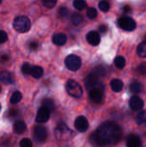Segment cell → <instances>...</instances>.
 I'll return each instance as SVG.
<instances>
[{"label": "cell", "instance_id": "6da1fadb", "mask_svg": "<svg viewBox=\"0 0 146 147\" xmlns=\"http://www.w3.org/2000/svg\"><path fill=\"white\" fill-rule=\"evenodd\" d=\"M122 135L120 127L113 122L107 121L102 124L91 136L92 143L96 146H109L117 144Z\"/></svg>", "mask_w": 146, "mask_h": 147}, {"label": "cell", "instance_id": "7a4b0ae2", "mask_svg": "<svg viewBox=\"0 0 146 147\" xmlns=\"http://www.w3.org/2000/svg\"><path fill=\"white\" fill-rule=\"evenodd\" d=\"M14 28L19 33H25L30 29L31 22L30 20L25 16H19L14 19L13 22Z\"/></svg>", "mask_w": 146, "mask_h": 147}, {"label": "cell", "instance_id": "3957f363", "mask_svg": "<svg viewBox=\"0 0 146 147\" xmlns=\"http://www.w3.org/2000/svg\"><path fill=\"white\" fill-rule=\"evenodd\" d=\"M72 132L64 123H59L55 129V137L59 141H67L71 139Z\"/></svg>", "mask_w": 146, "mask_h": 147}, {"label": "cell", "instance_id": "277c9868", "mask_svg": "<svg viewBox=\"0 0 146 147\" xmlns=\"http://www.w3.org/2000/svg\"><path fill=\"white\" fill-rule=\"evenodd\" d=\"M66 90L68 94L75 98H79L83 95V89L81 85L75 80L70 79L66 84Z\"/></svg>", "mask_w": 146, "mask_h": 147}, {"label": "cell", "instance_id": "5b68a950", "mask_svg": "<svg viewBox=\"0 0 146 147\" xmlns=\"http://www.w3.org/2000/svg\"><path fill=\"white\" fill-rule=\"evenodd\" d=\"M65 62L66 67L70 71H77L81 67V65H82L81 59L78 56L74 55V54H71V55L67 56Z\"/></svg>", "mask_w": 146, "mask_h": 147}, {"label": "cell", "instance_id": "8992f818", "mask_svg": "<svg viewBox=\"0 0 146 147\" xmlns=\"http://www.w3.org/2000/svg\"><path fill=\"white\" fill-rule=\"evenodd\" d=\"M118 25L120 28L126 31H133L136 28V22L135 21L128 16H122L118 20Z\"/></svg>", "mask_w": 146, "mask_h": 147}, {"label": "cell", "instance_id": "52a82bcc", "mask_svg": "<svg viewBox=\"0 0 146 147\" xmlns=\"http://www.w3.org/2000/svg\"><path fill=\"white\" fill-rule=\"evenodd\" d=\"M34 134L35 140L38 142L42 143L47 138V130L43 126H36L34 130Z\"/></svg>", "mask_w": 146, "mask_h": 147}, {"label": "cell", "instance_id": "ba28073f", "mask_svg": "<svg viewBox=\"0 0 146 147\" xmlns=\"http://www.w3.org/2000/svg\"><path fill=\"white\" fill-rule=\"evenodd\" d=\"M100 84L99 83V76L96 75L95 72L94 73H91L89 74L87 78H86V81H85V85H86V88L87 89H94V88H97V89H100L98 88L97 86Z\"/></svg>", "mask_w": 146, "mask_h": 147}, {"label": "cell", "instance_id": "9c48e42d", "mask_svg": "<svg viewBox=\"0 0 146 147\" xmlns=\"http://www.w3.org/2000/svg\"><path fill=\"white\" fill-rule=\"evenodd\" d=\"M75 127L77 131L83 133L89 128V121L84 116H78L75 121Z\"/></svg>", "mask_w": 146, "mask_h": 147}, {"label": "cell", "instance_id": "30bf717a", "mask_svg": "<svg viewBox=\"0 0 146 147\" xmlns=\"http://www.w3.org/2000/svg\"><path fill=\"white\" fill-rule=\"evenodd\" d=\"M89 97L95 103H101L103 100V94L101 89L94 88L89 90Z\"/></svg>", "mask_w": 146, "mask_h": 147}, {"label": "cell", "instance_id": "8fae6325", "mask_svg": "<svg viewBox=\"0 0 146 147\" xmlns=\"http://www.w3.org/2000/svg\"><path fill=\"white\" fill-rule=\"evenodd\" d=\"M49 117H50V111L47 109L41 107L37 113L36 121L38 123H44V122H46L48 121Z\"/></svg>", "mask_w": 146, "mask_h": 147}, {"label": "cell", "instance_id": "7c38bea8", "mask_svg": "<svg viewBox=\"0 0 146 147\" xmlns=\"http://www.w3.org/2000/svg\"><path fill=\"white\" fill-rule=\"evenodd\" d=\"M127 147H143L140 138L136 134H131L126 139Z\"/></svg>", "mask_w": 146, "mask_h": 147}, {"label": "cell", "instance_id": "4fadbf2b", "mask_svg": "<svg viewBox=\"0 0 146 147\" xmlns=\"http://www.w3.org/2000/svg\"><path fill=\"white\" fill-rule=\"evenodd\" d=\"M86 39H87V41L92 46H97L99 45L101 41V36L99 33L96 31H90L89 33H88Z\"/></svg>", "mask_w": 146, "mask_h": 147}, {"label": "cell", "instance_id": "5bb4252c", "mask_svg": "<svg viewBox=\"0 0 146 147\" xmlns=\"http://www.w3.org/2000/svg\"><path fill=\"white\" fill-rule=\"evenodd\" d=\"M144 105V101L139 96H135L130 99V107L133 110H140L143 109Z\"/></svg>", "mask_w": 146, "mask_h": 147}, {"label": "cell", "instance_id": "9a60e30c", "mask_svg": "<svg viewBox=\"0 0 146 147\" xmlns=\"http://www.w3.org/2000/svg\"><path fill=\"white\" fill-rule=\"evenodd\" d=\"M67 40V37L65 34L59 33V34H55L52 36V42L56 46H63L65 44Z\"/></svg>", "mask_w": 146, "mask_h": 147}, {"label": "cell", "instance_id": "2e32d148", "mask_svg": "<svg viewBox=\"0 0 146 147\" xmlns=\"http://www.w3.org/2000/svg\"><path fill=\"white\" fill-rule=\"evenodd\" d=\"M0 81L4 84H12L14 83V78L10 72L4 71L0 73Z\"/></svg>", "mask_w": 146, "mask_h": 147}, {"label": "cell", "instance_id": "e0dca14e", "mask_svg": "<svg viewBox=\"0 0 146 147\" xmlns=\"http://www.w3.org/2000/svg\"><path fill=\"white\" fill-rule=\"evenodd\" d=\"M26 128H27L26 123L22 121H17L16 122H15L14 127H13L14 132L17 134H21L24 133L26 131Z\"/></svg>", "mask_w": 146, "mask_h": 147}, {"label": "cell", "instance_id": "ac0fdd59", "mask_svg": "<svg viewBox=\"0 0 146 147\" xmlns=\"http://www.w3.org/2000/svg\"><path fill=\"white\" fill-rule=\"evenodd\" d=\"M110 85H111V89L113 90V91L114 92H120L123 89V82L120 79H113L110 83Z\"/></svg>", "mask_w": 146, "mask_h": 147}, {"label": "cell", "instance_id": "d6986e66", "mask_svg": "<svg viewBox=\"0 0 146 147\" xmlns=\"http://www.w3.org/2000/svg\"><path fill=\"white\" fill-rule=\"evenodd\" d=\"M30 74H31L32 77L34 78H41V76L43 75V69H42V67L38 66V65L33 66Z\"/></svg>", "mask_w": 146, "mask_h": 147}, {"label": "cell", "instance_id": "ffe728a7", "mask_svg": "<svg viewBox=\"0 0 146 147\" xmlns=\"http://www.w3.org/2000/svg\"><path fill=\"white\" fill-rule=\"evenodd\" d=\"M137 53L140 58H146V41H143L139 45Z\"/></svg>", "mask_w": 146, "mask_h": 147}, {"label": "cell", "instance_id": "44dd1931", "mask_svg": "<svg viewBox=\"0 0 146 147\" xmlns=\"http://www.w3.org/2000/svg\"><path fill=\"white\" fill-rule=\"evenodd\" d=\"M73 5L78 10H83L87 7V3L85 0H74Z\"/></svg>", "mask_w": 146, "mask_h": 147}, {"label": "cell", "instance_id": "7402d4cb", "mask_svg": "<svg viewBox=\"0 0 146 147\" xmlns=\"http://www.w3.org/2000/svg\"><path fill=\"white\" fill-rule=\"evenodd\" d=\"M137 123L138 125H145L146 126V111H141L137 115Z\"/></svg>", "mask_w": 146, "mask_h": 147}, {"label": "cell", "instance_id": "603a6c76", "mask_svg": "<svg viewBox=\"0 0 146 147\" xmlns=\"http://www.w3.org/2000/svg\"><path fill=\"white\" fill-rule=\"evenodd\" d=\"M114 65L118 69H123L126 65V59L121 56H118L114 59Z\"/></svg>", "mask_w": 146, "mask_h": 147}, {"label": "cell", "instance_id": "cb8c5ba5", "mask_svg": "<svg viewBox=\"0 0 146 147\" xmlns=\"http://www.w3.org/2000/svg\"><path fill=\"white\" fill-rule=\"evenodd\" d=\"M142 89H143L142 84L138 82H134L130 85V90L133 93H140L142 91Z\"/></svg>", "mask_w": 146, "mask_h": 147}, {"label": "cell", "instance_id": "d4e9b609", "mask_svg": "<svg viewBox=\"0 0 146 147\" xmlns=\"http://www.w3.org/2000/svg\"><path fill=\"white\" fill-rule=\"evenodd\" d=\"M22 96L19 91H15L10 97V103H12V104L18 103L22 100Z\"/></svg>", "mask_w": 146, "mask_h": 147}, {"label": "cell", "instance_id": "484cf974", "mask_svg": "<svg viewBox=\"0 0 146 147\" xmlns=\"http://www.w3.org/2000/svg\"><path fill=\"white\" fill-rule=\"evenodd\" d=\"M42 107L47 109L51 112L54 109V102L51 99H45L42 102Z\"/></svg>", "mask_w": 146, "mask_h": 147}, {"label": "cell", "instance_id": "4316f807", "mask_svg": "<svg viewBox=\"0 0 146 147\" xmlns=\"http://www.w3.org/2000/svg\"><path fill=\"white\" fill-rule=\"evenodd\" d=\"M83 22V17L80 14L77 13H74L71 16V22L73 23V25L75 26H78L81 22Z\"/></svg>", "mask_w": 146, "mask_h": 147}, {"label": "cell", "instance_id": "83f0119b", "mask_svg": "<svg viewBox=\"0 0 146 147\" xmlns=\"http://www.w3.org/2000/svg\"><path fill=\"white\" fill-rule=\"evenodd\" d=\"M99 9L102 11V12H108L110 9V4L107 2V1H101L98 4Z\"/></svg>", "mask_w": 146, "mask_h": 147}, {"label": "cell", "instance_id": "f1b7e54d", "mask_svg": "<svg viewBox=\"0 0 146 147\" xmlns=\"http://www.w3.org/2000/svg\"><path fill=\"white\" fill-rule=\"evenodd\" d=\"M58 15H59V18L65 19V18H66L69 16V10L65 7H61L59 9V11H58Z\"/></svg>", "mask_w": 146, "mask_h": 147}, {"label": "cell", "instance_id": "f546056e", "mask_svg": "<svg viewBox=\"0 0 146 147\" xmlns=\"http://www.w3.org/2000/svg\"><path fill=\"white\" fill-rule=\"evenodd\" d=\"M40 1L45 7L49 8V9L53 8L57 3V0H40Z\"/></svg>", "mask_w": 146, "mask_h": 147}, {"label": "cell", "instance_id": "4dcf8cb0", "mask_svg": "<svg viewBox=\"0 0 146 147\" xmlns=\"http://www.w3.org/2000/svg\"><path fill=\"white\" fill-rule=\"evenodd\" d=\"M87 16L89 19H95L97 16V10L93 7L89 8L87 10Z\"/></svg>", "mask_w": 146, "mask_h": 147}, {"label": "cell", "instance_id": "1f68e13d", "mask_svg": "<svg viewBox=\"0 0 146 147\" xmlns=\"http://www.w3.org/2000/svg\"><path fill=\"white\" fill-rule=\"evenodd\" d=\"M32 67L33 66H31V65L28 64V63L23 64L22 66V73L25 74V75L30 74L31 73V71H32Z\"/></svg>", "mask_w": 146, "mask_h": 147}, {"label": "cell", "instance_id": "d6a6232c", "mask_svg": "<svg viewBox=\"0 0 146 147\" xmlns=\"http://www.w3.org/2000/svg\"><path fill=\"white\" fill-rule=\"evenodd\" d=\"M33 146V143L29 139H22L20 142V147H32Z\"/></svg>", "mask_w": 146, "mask_h": 147}, {"label": "cell", "instance_id": "836d02e7", "mask_svg": "<svg viewBox=\"0 0 146 147\" xmlns=\"http://www.w3.org/2000/svg\"><path fill=\"white\" fill-rule=\"evenodd\" d=\"M8 39V36H7V34L3 31V30H0V44L1 43H4Z\"/></svg>", "mask_w": 146, "mask_h": 147}, {"label": "cell", "instance_id": "e575fe53", "mask_svg": "<svg viewBox=\"0 0 146 147\" xmlns=\"http://www.w3.org/2000/svg\"><path fill=\"white\" fill-rule=\"evenodd\" d=\"M139 71L141 74H145L146 73V65H140L139 66Z\"/></svg>", "mask_w": 146, "mask_h": 147}, {"label": "cell", "instance_id": "d590c367", "mask_svg": "<svg viewBox=\"0 0 146 147\" xmlns=\"http://www.w3.org/2000/svg\"><path fill=\"white\" fill-rule=\"evenodd\" d=\"M29 47L30 49L32 50H36L38 48V43L36 41H32L30 44H29Z\"/></svg>", "mask_w": 146, "mask_h": 147}, {"label": "cell", "instance_id": "8d00e7d4", "mask_svg": "<svg viewBox=\"0 0 146 147\" xmlns=\"http://www.w3.org/2000/svg\"><path fill=\"white\" fill-rule=\"evenodd\" d=\"M8 59H9V57H8V55H6V54H3V55L0 56V62H2V63L6 62Z\"/></svg>", "mask_w": 146, "mask_h": 147}, {"label": "cell", "instance_id": "74e56055", "mask_svg": "<svg viewBox=\"0 0 146 147\" xmlns=\"http://www.w3.org/2000/svg\"><path fill=\"white\" fill-rule=\"evenodd\" d=\"M17 110H15V109H12V110H10L9 112V115L10 116V117H15L16 115H17Z\"/></svg>", "mask_w": 146, "mask_h": 147}, {"label": "cell", "instance_id": "f35d334b", "mask_svg": "<svg viewBox=\"0 0 146 147\" xmlns=\"http://www.w3.org/2000/svg\"><path fill=\"white\" fill-rule=\"evenodd\" d=\"M99 30H100L101 33H106L107 30H108V28H107L106 25H101L100 28H99Z\"/></svg>", "mask_w": 146, "mask_h": 147}, {"label": "cell", "instance_id": "ab89813d", "mask_svg": "<svg viewBox=\"0 0 146 147\" xmlns=\"http://www.w3.org/2000/svg\"><path fill=\"white\" fill-rule=\"evenodd\" d=\"M123 11H124L125 13H130V12L132 11V9H131V7H130V6L126 5V6L123 8Z\"/></svg>", "mask_w": 146, "mask_h": 147}, {"label": "cell", "instance_id": "60d3db41", "mask_svg": "<svg viewBox=\"0 0 146 147\" xmlns=\"http://www.w3.org/2000/svg\"><path fill=\"white\" fill-rule=\"evenodd\" d=\"M0 110H1V105H0Z\"/></svg>", "mask_w": 146, "mask_h": 147}, {"label": "cell", "instance_id": "b9f144b4", "mask_svg": "<svg viewBox=\"0 0 146 147\" xmlns=\"http://www.w3.org/2000/svg\"><path fill=\"white\" fill-rule=\"evenodd\" d=\"M1 2H2V0H0V3H1Z\"/></svg>", "mask_w": 146, "mask_h": 147}]
</instances>
